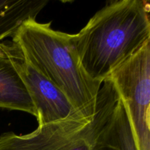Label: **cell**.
Returning a JSON list of instances; mask_svg holds the SVG:
<instances>
[{"mask_svg": "<svg viewBox=\"0 0 150 150\" xmlns=\"http://www.w3.org/2000/svg\"><path fill=\"white\" fill-rule=\"evenodd\" d=\"M41 10L35 0H0V42L13 36L24 21L36 19Z\"/></svg>", "mask_w": 150, "mask_h": 150, "instance_id": "obj_8", "label": "cell"}, {"mask_svg": "<svg viewBox=\"0 0 150 150\" xmlns=\"http://www.w3.org/2000/svg\"><path fill=\"white\" fill-rule=\"evenodd\" d=\"M0 49L8 57L27 89L36 109L38 126L82 116L64 94L25 59L16 44L2 41Z\"/></svg>", "mask_w": 150, "mask_h": 150, "instance_id": "obj_5", "label": "cell"}, {"mask_svg": "<svg viewBox=\"0 0 150 150\" xmlns=\"http://www.w3.org/2000/svg\"><path fill=\"white\" fill-rule=\"evenodd\" d=\"M108 78L126 107L137 150H150V41Z\"/></svg>", "mask_w": 150, "mask_h": 150, "instance_id": "obj_3", "label": "cell"}, {"mask_svg": "<svg viewBox=\"0 0 150 150\" xmlns=\"http://www.w3.org/2000/svg\"><path fill=\"white\" fill-rule=\"evenodd\" d=\"M93 127L92 150H137L126 107L109 78L98 93Z\"/></svg>", "mask_w": 150, "mask_h": 150, "instance_id": "obj_6", "label": "cell"}, {"mask_svg": "<svg viewBox=\"0 0 150 150\" xmlns=\"http://www.w3.org/2000/svg\"><path fill=\"white\" fill-rule=\"evenodd\" d=\"M11 38L25 59L64 94L76 111L93 120L103 83L94 81L84 71L73 35L53 29L51 23L31 18Z\"/></svg>", "mask_w": 150, "mask_h": 150, "instance_id": "obj_2", "label": "cell"}, {"mask_svg": "<svg viewBox=\"0 0 150 150\" xmlns=\"http://www.w3.org/2000/svg\"><path fill=\"white\" fill-rule=\"evenodd\" d=\"M93 131V120L74 116L38 126L26 135L2 133L0 150H92Z\"/></svg>", "mask_w": 150, "mask_h": 150, "instance_id": "obj_4", "label": "cell"}, {"mask_svg": "<svg viewBox=\"0 0 150 150\" xmlns=\"http://www.w3.org/2000/svg\"><path fill=\"white\" fill-rule=\"evenodd\" d=\"M0 108L23 111L37 117L36 109L23 81L1 49Z\"/></svg>", "mask_w": 150, "mask_h": 150, "instance_id": "obj_7", "label": "cell"}, {"mask_svg": "<svg viewBox=\"0 0 150 150\" xmlns=\"http://www.w3.org/2000/svg\"><path fill=\"white\" fill-rule=\"evenodd\" d=\"M73 40L84 71L103 83L150 41L149 2L108 1Z\"/></svg>", "mask_w": 150, "mask_h": 150, "instance_id": "obj_1", "label": "cell"}]
</instances>
